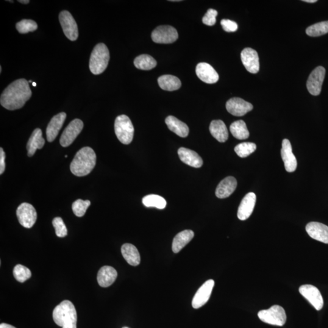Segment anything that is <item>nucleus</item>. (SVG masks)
I'll return each mask as SVG.
<instances>
[{"mask_svg": "<svg viewBox=\"0 0 328 328\" xmlns=\"http://www.w3.org/2000/svg\"><path fill=\"white\" fill-rule=\"evenodd\" d=\"M29 83L24 79L16 80L10 83L1 94L0 103L2 106L10 111L23 107L32 96Z\"/></svg>", "mask_w": 328, "mask_h": 328, "instance_id": "1", "label": "nucleus"}, {"mask_svg": "<svg viewBox=\"0 0 328 328\" xmlns=\"http://www.w3.org/2000/svg\"><path fill=\"white\" fill-rule=\"evenodd\" d=\"M96 164V155L90 147H83L75 156L70 165L72 173L77 176L90 174Z\"/></svg>", "mask_w": 328, "mask_h": 328, "instance_id": "2", "label": "nucleus"}, {"mask_svg": "<svg viewBox=\"0 0 328 328\" xmlns=\"http://www.w3.org/2000/svg\"><path fill=\"white\" fill-rule=\"evenodd\" d=\"M52 317L55 324L62 328H77L76 308L69 300H64L55 308Z\"/></svg>", "mask_w": 328, "mask_h": 328, "instance_id": "3", "label": "nucleus"}, {"mask_svg": "<svg viewBox=\"0 0 328 328\" xmlns=\"http://www.w3.org/2000/svg\"><path fill=\"white\" fill-rule=\"evenodd\" d=\"M110 52L104 43H99L94 47L90 59V69L94 75L101 74L107 69L109 63Z\"/></svg>", "mask_w": 328, "mask_h": 328, "instance_id": "4", "label": "nucleus"}, {"mask_svg": "<svg viewBox=\"0 0 328 328\" xmlns=\"http://www.w3.org/2000/svg\"><path fill=\"white\" fill-rule=\"evenodd\" d=\"M117 138L123 144H130L134 136L135 129L130 119L126 115L117 117L115 123Z\"/></svg>", "mask_w": 328, "mask_h": 328, "instance_id": "5", "label": "nucleus"}, {"mask_svg": "<svg viewBox=\"0 0 328 328\" xmlns=\"http://www.w3.org/2000/svg\"><path fill=\"white\" fill-rule=\"evenodd\" d=\"M258 316L265 323L279 327L283 326L287 319L284 308L279 305H274L269 310L260 311Z\"/></svg>", "mask_w": 328, "mask_h": 328, "instance_id": "6", "label": "nucleus"}, {"mask_svg": "<svg viewBox=\"0 0 328 328\" xmlns=\"http://www.w3.org/2000/svg\"><path fill=\"white\" fill-rule=\"evenodd\" d=\"M152 38L157 43H173L178 38V33L174 27L164 25L158 26L152 32Z\"/></svg>", "mask_w": 328, "mask_h": 328, "instance_id": "7", "label": "nucleus"}, {"mask_svg": "<svg viewBox=\"0 0 328 328\" xmlns=\"http://www.w3.org/2000/svg\"><path fill=\"white\" fill-rule=\"evenodd\" d=\"M16 216L19 224L27 229L34 226L37 218V213L35 208L26 202L23 203L17 208Z\"/></svg>", "mask_w": 328, "mask_h": 328, "instance_id": "8", "label": "nucleus"}, {"mask_svg": "<svg viewBox=\"0 0 328 328\" xmlns=\"http://www.w3.org/2000/svg\"><path fill=\"white\" fill-rule=\"evenodd\" d=\"M59 21L64 34L71 41H76L79 36V30L76 21L67 10H63L59 14Z\"/></svg>", "mask_w": 328, "mask_h": 328, "instance_id": "9", "label": "nucleus"}, {"mask_svg": "<svg viewBox=\"0 0 328 328\" xmlns=\"http://www.w3.org/2000/svg\"><path fill=\"white\" fill-rule=\"evenodd\" d=\"M83 128V122L79 119H74L66 128L61 136L60 143L63 147H67L73 144Z\"/></svg>", "mask_w": 328, "mask_h": 328, "instance_id": "10", "label": "nucleus"}, {"mask_svg": "<svg viewBox=\"0 0 328 328\" xmlns=\"http://www.w3.org/2000/svg\"><path fill=\"white\" fill-rule=\"evenodd\" d=\"M325 74L326 70L323 66H318L310 75L307 87L311 95L319 96L321 94Z\"/></svg>", "mask_w": 328, "mask_h": 328, "instance_id": "11", "label": "nucleus"}, {"mask_svg": "<svg viewBox=\"0 0 328 328\" xmlns=\"http://www.w3.org/2000/svg\"><path fill=\"white\" fill-rule=\"evenodd\" d=\"M299 292L316 310L322 309L324 307L323 297L316 286L311 285H302L299 288Z\"/></svg>", "mask_w": 328, "mask_h": 328, "instance_id": "12", "label": "nucleus"}, {"mask_svg": "<svg viewBox=\"0 0 328 328\" xmlns=\"http://www.w3.org/2000/svg\"><path fill=\"white\" fill-rule=\"evenodd\" d=\"M214 286V280H208L200 287L192 300V307L194 309H199L207 304L212 294Z\"/></svg>", "mask_w": 328, "mask_h": 328, "instance_id": "13", "label": "nucleus"}, {"mask_svg": "<svg viewBox=\"0 0 328 328\" xmlns=\"http://www.w3.org/2000/svg\"><path fill=\"white\" fill-rule=\"evenodd\" d=\"M242 63L247 71L252 74L258 73L260 70L259 57L255 50L247 48L241 52Z\"/></svg>", "mask_w": 328, "mask_h": 328, "instance_id": "14", "label": "nucleus"}, {"mask_svg": "<svg viewBox=\"0 0 328 328\" xmlns=\"http://www.w3.org/2000/svg\"><path fill=\"white\" fill-rule=\"evenodd\" d=\"M251 103L238 97H233L226 103V109L229 113L235 116H243L253 110Z\"/></svg>", "mask_w": 328, "mask_h": 328, "instance_id": "15", "label": "nucleus"}, {"mask_svg": "<svg viewBox=\"0 0 328 328\" xmlns=\"http://www.w3.org/2000/svg\"><path fill=\"white\" fill-rule=\"evenodd\" d=\"M281 155L284 162L286 170L289 173L296 171L297 166V159L293 154L290 141L286 139L282 142Z\"/></svg>", "mask_w": 328, "mask_h": 328, "instance_id": "16", "label": "nucleus"}, {"mask_svg": "<svg viewBox=\"0 0 328 328\" xmlns=\"http://www.w3.org/2000/svg\"><path fill=\"white\" fill-rule=\"evenodd\" d=\"M196 73L199 79L208 84L218 81L219 75L212 66L207 63H199L196 68Z\"/></svg>", "mask_w": 328, "mask_h": 328, "instance_id": "17", "label": "nucleus"}, {"mask_svg": "<svg viewBox=\"0 0 328 328\" xmlns=\"http://www.w3.org/2000/svg\"><path fill=\"white\" fill-rule=\"evenodd\" d=\"M308 235L314 240L328 244V226L321 222H311L306 226Z\"/></svg>", "mask_w": 328, "mask_h": 328, "instance_id": "18", "label": "nucleus"}, {"mask_svg": "<svg viewBox=\"0 0 328 328\" xmlns=\"http://www.w3.org/2000/svg\"><path fill=\"white\" fill-rule=\"evenodd\" d=\"M256 199V194L254 193H249L244 197L239 206L237 216L241 221L246 220L252 215L254 211Z\"/></svg>", "mask_w": 328, "mask_h": 328, "instance_id": "19", "label": "nucleus"}, {"mask_svg": "<svg viewBox=\"0 0 328 328\" xmlns=\"http://www.w3.org/2000/svg\"><path fill=\"white\" fill-rule=\"evenodd\" d=\"M66 118V114L65 113H58L52 118L50 121L48 127L46 129L47 140L49 143L54 141L55 139L59 133L60 130L62 129L64 122Z\"/></svg>", "mask_w": 328, "mask_h": 328, "instance_id": "20", "label": "nucleus"}, {"mask_svg": "<svg viewBox=\"0 0 328 328\" xmlns=\"http://www.w3.org/2000/svg\"><path fill=\"white\" fill-rule=\"evenodd\" d=\"M237 187V179L234 177H227L219 183L216 189V196L220 199L228 198L234 192Z\"/></svg>", "mask_w": 328, "mask_h": 328, "instance_id": "21", "label": "nucleus"}, {"mask_svg": "<svg viewBox=\"0 0 328 328\" xmlns=\"http://www.w3.org/2000/svg\"><path fill=\"white\" fill-rule=\"evenodd\" d=\"M177 154L182 162L194 168H200L203 165L202 158L193 150L181 147L178 150Z\"/></svg>", "mask_w": 328, "mask_h": 328, "instance_id": "22", "label": "nucleus"}, {"mask_svg": "<svg viewBox=\"0 0 328 328\" xmlns=\"http://www.w3.org/2000/svg\"><path fill=\"white\" fill-rule=\"evenodd\" d=\"M117 277L118 272L115 268L109 266H103L97 274V282L102 288L109 287L115 282Z\"/></svg>", "mask_w": 328, "mask_h": 328, "instance_id": "23", "label": "nucleus"}, {"mask_svg": "<svg viewBox=\"0 0 328 328\" xmlns=\"http://www.w3.org/2000/svg\"><path fill=\"white\" fill-rule=\"evenodd\" d=\"M42 135V132L40 129H36L30 136L26 146L27 155L29 157H32L37 149L43 148L45 144V141H44Z\"/></svg>", "mask_w": 328, "mask_h": 328, "instance_id": "24", "label": "nucleus"}, {"mask_svg": "<svg viewBox=\"0 0 328 328\" xmlns=\"http://www.w3.org/2000/svg\"><path fill=\"white\" fill-rule=\"evenodd\" d=\"M121 252L124 259L130 265L137 266L141 263L140 252L136 247L132 244H124L121 247Z\"/></svg>", "mask_w": 328, "mask_h": 328, "instance_id": "25", "label": "nucleus"}, {"mask_svg": "<svg viewBox=\"0 0 328 328\" xmlns=\"http://www.w3.org/2000/svg\"><path fill=\"white\" fill-rule=\"evenodd\" d=\"M194 237V232L191 230H185L175 236L172 243V251L177 254L188 244Z\"/></svg>", "mask_w": 328, "mask_h": 328, "instance_id": "26", "label": "nucleus"}, {"mask_svg": "<svg viewBox=\"0 0 328 328\" xmlns=\"http://www.w3.org/2000/svg\"><path fill=\"white\" fill-rule=\"evenodd\" d=\"M165 124L168 129L181 138L188 135L189 129L187 125L173 116H169L165 119Z\"/></svg>", "mask_w": 328, "mask_h": 328, "instance_id": "27", "label": "nucleus"}, {"mask_svg": "<svg viewBox=\"0 0 328 328\" xmlns=\"http://www.w3.org/2000/svg\"><path fill=\"white\" fill-rule=\"evenodd\" d=\"M209 130L211 135L219 143H225L229 138L226 126L221 120H215L211 122Z\"/></svg>", "mask_w": 328, "mask_h": 328, "instance_id": "28", "label": "nucleus"}, {"mask_svg": "<svg viewBox=\"0 0 328 328\" xmlns=\"http://www.w3.org/2000/svg\"><path fill=\"white\" fill-rule=\"evenodd\" d=\"M158 82L160 88L165 91H176L181 87L180 80L172 75H163L159 77Z\"/></svg>", "mask_w": 328, "mask_h": 328, "instance_id": "29", "label": "nucleus"}, {"mask_svg": "<svg viewBox=\"0 0 328 328\" xmlns=\"http://www.w3.org/2000/svg\"><path fill=\"white\" fill-rule=\"evenodd\" d=\"M232 135L239 140H244L249 137V132L244 121L240 120L233 122L230 127Z\"/></svg>", "mask_w": 328, "mask_h": 328, "instance_id": "30", "label": "nucleus"}, {"mask_svg": "<svg viewBox=\"0 0 328 328\" xmlns=\"http://www.w3.org/2000/svg\"><path fill=\"white\" fill-rule=\"evenodd\" d=\"M136 68L141 70H151L157 65V61L149 55L143 54L139 55L134 60Z\"/></svg>", "mask_w": 328, "mask_h": 328, "instance_id": "31", "label": "nucleus"}, {"mask_svg": "<svg viewBox=\"0 0 328 328\" xmlns=\"http://www.w3.org/2000/svg\"><path fill=\"white\" fill-rule=\"evenodd\" d=\"M143 203L147 207H156L159 209H164L166 205L165 199L157 194H149L144 197Z\"/></svg>", "mask_w": 328, "mask_h": 328, "instance_id": "32", "label": "nucleus"}, {"mask_svg": "<svg viewBox=\"0 0 328 328\" xmlns=\"http://www.w3.org/2000/svg\"><path fill=\"white\" fill-rule=\"evenodd\" d=\"M307 35L311 37H319L328 33V21L320 22L308 27L306 30Z\"/></svg>", "mask_w": 328, "mask_h": 328, "instance_id": "33", "label": "nucleus"}, {"mask_svg": "<svg viewBox=\"0 0 328 328\" xmlns=\"http://www.w3.org/2000/svg\"><path fill=\"white\" fill-rule=\"evenodd\" d=\"M38 28L37 23L32 19H24L16 24V29L20 34H24L34 32Z\"/></svg>", "mask_w": 328, "mask_h": 328, "instance_id": "34", "label": "nucleus"}, {"mask_svg": "<svg viewBox=\"0 0 328 328\" xmlns=\"http://www.w3.org/2000/svg\"><path fill=\"white\" fill-rule=\"evenodd\" d=\"M257 146L256 144L252 143H243L238 144L235 147V152L238 157L242 158H246L254 153Z\"/></svg>", "mask_w": 328, "mask_h": 328, "instance_id": "35", "label": "nucleus"}, {"mask_svg": "<svg viewBox=\"0 0 328 328\" xmlns=\"http://www.w3.org/2000/svg\"><path fill=\"white\" fill-rule=\"evenodd\" d=\"M13 276L15 279L20 283H24L31 277V272L26 267L21 265L15 266L13 271Z\"/></svg>", "mask_w": 328, "mask_h": 328, "instance_id": "36", "label": "nucleus"}, {"mask_svg": "<svg viewBox=\"0 0 328 328\" xmlns=\"http://www.w3.org/2000/svg\"><path fill=\"white\" fill-rule=\"evenodd\" d=\"M90 205L91 202L89 200L83 201L82 199H77L72 205V208H73L74 215L78 216V217H82L83 216H84Z\"/></svg>", "mask_w": 328, "mask_h": 328, "instance_id": "37", "label": "nucleus"}, {"mask_svg": "<svg viewBox=\"0 0 328 328\" xmlns=\"http://www.w3.org/2000/svg\"><path fill=\"white\" fill-rule=\"evenodd\" d=\"M52 225L55 230V234L58 237L63 238L68 234L67 228H66L63 219L60 217H56L52 221Z\"/></svg>", "mask_w": 328, "mask_h": 328, "instance_id": "38", "label": "nucleus"}, {"mask_svg": "<svg viewBox=\"0 0 328 328\" xmlns=\"http://www.w3.org/2000/svg\"><path fill=\"white\" fill-rule=\"evenodd\" d=\"M217 15V10L213 9H208L202 18L203 23L207 25V26H213L216 23V17Z\"/></svg>", "mask_w": 328, "mask_h": 328, "instance_id": "39", "label": "nucleus"}, {"mask_svg": "<svg viewBox=\"0 0 328 328\" xmlns=\"http://www.w3.org/2000/svg\"><path fill=\"white\" fill-rule=\"evenodd\" d=\"M221 24L222 28L227 32H233L237 31L238 24L236 22L230 20V19H222Z\"/></svg>", "mask_w": 328, "mask_h": 328, "instance_id": "40", "label": "nucleus"}, {"mask_svg": "<svg viewBox=\"0 0 328 328\" xmlns=\"http://www.w3.org/2000/svg\"><path fill=\"white\" fill-rule=\"evenodd\" d=\"M5 155L3 149H0V174L4 173L5 168Z\"/></svg>", "mask_w": 328, "mask_h": 328, "instance_id": "41", "label": "nucleus"}, {"mask_svg": "<svg viewBox=\"0 0 328 328\" xmlns=\"http://www.w3.org/2000/svg\"><path fill=\"white\" fill-rule=\"evenodd\" d=\"M0 328H16L9 324H1V325H0Z\"/></svg>", "mask_w": 328, "mask_h": 328, "instance_id": "42", "label": "nucleus"}, {"mask_svg": "<svg viewBox=\"0 0 328 328\" xmlns=\"http://www.w3.org/2000/svg\"><path fill=\"white\" fill-rule=\"evenodd\" d=\"M18 2L22 4H28L30 1L29 0H18Z\"/></svg>", "mask_w": 328, "mask_h": 328, "instance_id": "43", "label": "nucleus"}, {"mask_svg": "<svg viewBox=\"0 0 328 328\" xmlns=\"http://www.w3.org/2000/svg\"><path fill=\"white\" fill-rule=\"evenodd\" d=\"M304 1L310 2V3H314V2H316L318 1H317V0H304Z\"/></svg>", "mask_w": 328, "mask_h": 328, "instance_id": "44", "label": "nucleus"}, {"mask_svg": "<svg viewBox=\"0 0 328 328\" xmlns=\"http://www.w3.org/2000/svg\"><path fill=\"white\" fill-rule=\"evenodd\" d=\"M32 85L34 86V87H36V86H37V84H36V83L35 82H32Z\"/></svg>", "mask_w": 328, "mask_h": 328, "instance_id": "45", "label": "nucleus"}, {"mask_svg": "<svg viewBox=\"0 0 328 328\" xmlns=\"http://www.w3.org/2000/svg\"><path fill=\"white\" fill-rule=\"evenodd\" d=\"M2 68L1 66H0V73H1Z\"/></svg>", "mask_w": 328, "mask_h": 328, "instance_id": "46", "label": "nucleus"}, {"mask_svg": "<svg viewBox=\"0 0 328 328\" xmlns=\"http://www.w3.org/2000/svg\"><path fill=\"white\" fill-rule=\"evenodd\" d=\"M129 328L125 327V328Z\"/></svg>", "mask_w": 328, "mask_h": 328, "instance_id": "47", "label": "nucleus"}]
</instances>
